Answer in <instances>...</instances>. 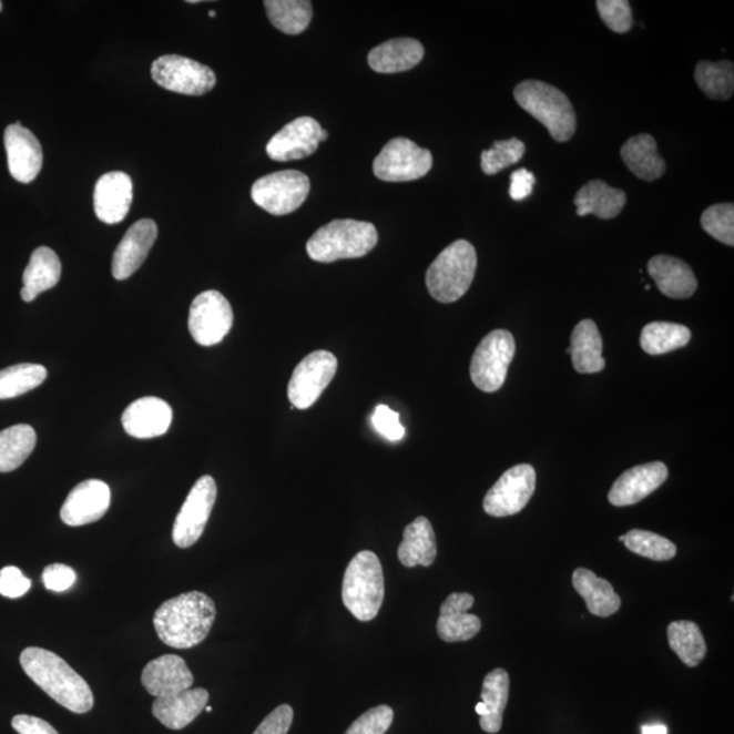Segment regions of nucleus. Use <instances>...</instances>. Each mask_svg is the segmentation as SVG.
Returning a JSON list of instances; mask_svg holds the SVG:
<instances>
[{
    "instance_id": "nucleus-1",
    "label": "nucleus",
    "mask_w": 734,
    "mask_h": 734,
    "mask_svg": "<svg viewBox=\"0 0 734 734\" xmlns=\"http://www.w3.org/2000/svg\"><path fill=\"white\" fill-rule=\"evenodd\" d=\"M23 672L48 696L70 712L85 714L94 706V695L86 680L50 650L28 648L20 657Z\"/></svg>"
},
{
    "instance_id": "nucleus-2",
    "label": "nucleus",
    "mask_w": 734,
    "mask_h": 734,
    "mask_svg": "<svg viewBox=\"0 0 734 734\" xmlns=\"http://www.w3.org/2000/svg\"><path fill=\"white\" fill-rule=\"evenodd\" d=\"M215 616L214 601L207 594L188 592L165 601L155 611L154 628L165 645L191 649L206 640Z\"/></svg>"
},
{
    "instance_id": "nucleus-3",
    "label": "nucleus",
    "mask_w": 734,
    "mask_h": 734,
    "mask_svg": "<svg viewBox=\"0 0 734 734\" xmlns=\"http://www.w3.org/2000/svg\"><path fill=\"white\" fill-rule=\"evenodd\" d=\"M377 243V228L369 222L335 220L313 234L306 252L312 261L334 263L364 257L375 249Z\"/></svg>"
},
{
    "instance_id": "nucleus-4",
    "label": "nucleus",
    "mask_w": 734,
    "mask_h": 734,
    "mask_svg": "<svg viewBox=\"0 0 734 734\" xmlns=\"http://www.w3.org/2000/svg\"><path fill=\"white\" fill-rule=\"evenodd\" d=\"M385 595L380 559L371 551H360L348 563L343 579V604L360 622H370L381 610Z\"/></svg>"
},
{
    "instance_id": "nucleus-5",
    "label": "nucleus",
    "mask_w": 734,
    "mask_h": 734,
    "mask_svg": "<svg viewBox=\"0 0 734 734\" xmlns=\"http://www.w3.org/2000/svg\"><path fill=\"white\" fill-rule=\"evenodd\" d=\"M478 256L466 239L455 241L439 254L426 273L430 296L442 304L459 300L471 287L477 273Z\"/></svg>"
},
{
    "instance_id": "nucleus-6",
    "label": "nucleus",
    "mask_w": 734,
    "mask_h": 734,
    "mask_svg": "<svg viewBox=\"0 0 734 734\" xmlns=\"http://www.w3.org/2000/svg\"><path fill=\"white\" fill-rule=\"evenodd\" d=\"M523 111L549 130L553 141L568 142L575 134L577 116L568 95L540 81H523L514 89Z\"/></svg>"
},
{
    "instance_id": "nucleus-7",
    "label": "nucleus",
    "mask_w": 734,
    "mask_h": 734,
    "mask_svg": "<svg viewBox=\"0 0 734 734\" xmlns=\"http://www.w3.org/2000/svg\"><path fill=\"white\" fill-rule=\"evenodd\" d=\"M516 354V341L509 330L497 329L485 336L473 353L471 378L483 393H497L508 377Z\"/></svg>"
},
{
    "instance_id": "nucleus-8",
    "label": "nucleus",
    "mask_w": 734,
    "mask_h": 734,
    "mask_svg": "<svg viewBox=\"0 0 734 734\" xmlns=\"http://www.w3.org/2000/svg\"><path fill=\"white\" fill-rule=\"evenodd\" d=\"M310 192V180L298 171H283L256 180L251 195L258 207L273 215H287L303 206Z\"/></svg>"
},
{
    "instance_id": "nucleus-9",
    "label": "nucleus",
    "mask_w": 734,
    "mask_h": 734,
    "mask_svg": "<svg viewBox=\"0 0 734 734\" xmlns=\"http://www.w3.org/2000/svg\"><path fill=\"white\" fill-rule=\"evenodd\" d=\"M431 167L432 155L429 150L419 147L407 137H395L376 156L373 172L383 182L406 183L425 177Z\"/></svg>"
},
{
    "instance_id": "nucleus-10",
    "label": "nucleus",
    "mask_w": 734,
    "mask_h": 734,
    "mask_svg": "<svg viewBox=\"0 0 734 734\" xmlns=\"http://www.w3.org/2000/svg\"><path fill=\"white\" fill-rule=\"evenodd\" d=\"M152 77L156 85L185 95H203L216 85L214 71L184 57L165 55L154 60Z\"/></svg>"
},
{
    "instance_id": "nucleus-11",
    "label": "nucleus",
    "mask_w": 734,
    "mask_h": 734,
    "mask_svg": "<svg viewBox=\"0 0 734 734\" xmlns=\"http://www.w3.org/2000/svg\"><path fill=\"white\" fill-rule=\"evenodd\" d=\"M338 359L329 351H315L305 357L288 383V399L298 410H306L320 399L325 388L334 380Z\"/></svg>"
},
{
    "instance_id": "nucleus-12",
    "label": "nucleus",
    "mask_w": 734,
    "mask_h": 734,
    "mask_svg": "<svg viewBox=\"0 0 734 734\" xmlns=\"http://www.w3.org/2000/svg\"><path fill=\"white\" fill-rule=\"evenodd\" d=\"M234 320L232 305L220 292L208 290L194 299L190 308L188 328L197 345H218L231 333Z\"/></svg>"
},
{
    "instance_id": "nucleus-13",
    "label": "nucleus",
    "mask_w": 734,
    "mask_h": 734,
    "mask_svg": "<svg viewBox=\"0 0 734 734\" xmlns=\"http://www.w3.org/2000/svg\"><path fill=\"white\" fill-rule=\"evenodd\" d=\"M216 495H218V489H216L215 480L208 475L198 479L192 487L173 526L172 538L174 544L180 549H190L202 538L210 516H212Z\"/></svg>"
},
{
    "instance_id": "nucleus-14",
    "label": "nucleus",
    "mask_w": 734,
    "mask_h": 734,
    "mask_svg": "<svg viewBox=\"0 0 734 734\" xmlns=\"http://www.w3.org/2000/svg\"><path fill=\"white\" fill-rule=\"evenodd\" d=\"M534 490H537V471L532 466L520 465L510 468L487 492L483 501L485 511L498 519L520 513L531 501Z\"/></svg>"
},
{
    "instance_id": "nucleus-15",
    "label": "nucleus",
    "mask_w": 734,
    "mask_h": 734,
    "mask_svg": "<svg viewBox=\"0 0 734 734\" xmlns=\"http://www.w3.org/2000/svg\"><path fill=\"white\" fill-rule=\"evenodd\" d=\"M327 140L328 132L322 129L317 120L298 118L271 137L267 154L271 160L278 162L304 160L315 154L318 144Z\"/></svg>"
},
{
    "instance_id": "nucleus-16",
    "label": "nucleus",
    "mask_w": 734,
    "mask_h": 734,
    "mask_svg": "<svg viewBox=\"0 0 734 734\" xmlns=\"http://www.w3.org/2000/svg\"><path fill=\"white\" fill-rule=\"evenodd\" d=\"M111 507L110 486L102 480L82 481L72 490L60 509V519L70 527L99 521Z\"/></svg>"
},
{
    "instance_id": "nucleus-17",
    "label": "nucleus",
    "mask_w": 734,
    "mask_h": 734,
    "mask_svg": "<svg viewBox=\"0 0 734 734\" xmlns=\"http://www.w3.org/2000/svg\"><path fill=\"white\" fill-rule=\"evenodd\" d=\"M4 147L11 176L22 184L32 183L43 167V149L38 137L18 122L6 129Z\"/></svg>"
},
{
    "instance_id": "nucleus-18",
    "label": "nucleus",
    "mask_w": 734,
    "mask_h": 734,
    "mask_svg": "<svg viewBox=\"0 0 734 734\" xmlns=\"http://www.w3.org/2000/svg\"><path fill=\"white\" fill-rule=\"evenodd\" d=\"M159 227L153 220H141L129 228L113 254L112 275L114 279L125 281L141 268L152 251Z\"/></svg>"
},
{
    "instance_id": "nucleus-19",
    "label": "nucleus",
    "mask_w": 734,
    "mask_h": 734,
    "mask_svg": "<svg viewBox=\"0 0 734 734\" xmlns=\"http://www.w3.org/2000/svg\"><path fill=\"white\" fill-rule=\"evenodd\" d=\"M666 479L667 468L664 462L654 461L631 468L613 483L608 499L613 507H631L653 495Z\"/></svg>"
},
{
    "instance_id": "nucleus-20",
    "label": "nucleus",
    "mask_w": 734,
    "mask_h": 734,
    "mask_svg": "<svg viewBox=\"0 0 734 734\" xmlns=\"http://www.w3.org/2000/svg\"><path fill=\"white\" fill-rule=\"evenodd\" d=\"M132 197H134V185L128 173H106L95 184V215L104 224H120L129 215Z\"/></svg>"
},
{
    "instance_id": "nucleus-21",
    "label": "nucleus",
    "mask_w": 734,
    "mask_h": 734,
    "mask_svg": "<svg viewBox=\"0 0 734 734\" xmlns=\"http://www.w3.org/2000/svg\"><path fill=\"white\" fill-rule=\"evenodd\" d=\"M142 684L150 695L171 696L192 689L194 675L180 655L165 654L144 666Z\"/></svg>"
},
{
    "instance_id": "nucleus-22",
    "label": "nucleus",
    "mask_w": 734,
    "mask_h": 734,
    "mask_svg": "<svg viewBox=\"0 0 734 734\" xmlns=\"http://www.w3.org/2000/svg\"><path fill=\"white\" fill-rule=\"evenodd\" d=\"M173 412L159 397H142L123 412L122 424L129 436L149 439L164 436L172 425Z\"/></svg>"
},
{
    "instance_id": "nucleus-23",
    "label": "nucleus",
    "mask_w": 734,
    "mask_h": 734,
    "mask_svg": "<svg viewBox=\"0 0 734 734\" xmlns=\"http://www.w3.org/2000/svg\"><path fill=\"white\" fill-rule=\"evenodd\" d=\"M475 599L469 593H452L439 608L437 633L442 641L467 642L479 634L481 622L468 611Z\"/></svg>"
},
{
    "instance_id": "nucleus-24",
    "label": "nucleus",
    "mask_w": 734,
    "mask_h": 734,
    "mask_svg": "<svg viewBox=\"0 0 734 734\" xmlns=\"http://www.w3.org/2000/svg\"><path fill=\"white\" fill-rule=\"evenodd\" d=\"M210 700L208 691L190 689L180 694L155 697L153 715L172 731H182L194 722Z\"/></svg>"
},
{
    "instance_id": "nucleus-25",
    "label": "nucleus",
    "mask_w": 734,
    "mask_h": 734,
    "mask_svg": "<svg viewBox=\"0 0 734 734\" xmlns=\"http://www.w3.org/2000/svg\"><path fill=\"white\" fill-rule=\"evenodd\" d=\"M649 275L664 296L685 299L694 296L697 281L694 271L680 258L659 255L650 258Z\"/></svg>"
},
{
    "instance_id": "nucleus-26",
    "label": "nucleus",
    "mask_w": 734,
    "mask_h": 734,
    "mask_svg": "<svg viewBox=\"0 0 734 734\" xmlns=\"http://www.w3.org/2000/svg\"><path fill=\"white\" fill-rule=\"evenodd\" d=\"M425 57V48L418 40L394 39L373 48L367 57L371 70L380 74H396L415 68Z\"/></svg>"
},
{
    "instance_id": "nucleus-27",
    "label": "nucleus",
    "mask_w": 734,
    "mask_h": 734,
    "mask_svg": "<svg viewBox=\"0 0 734 734\" xmlns=\"http://www.w3.org/2000/svg\"><path fill=\"white\" fill-rule=\"evenodd\" d=\"M60 276H62V263L57 252L48 246H40L30 256L29 264L23 271L22 299L32 303L41 293L55 287Z\"/></svg>"
},
{
    "instance_id": "nucleus-28",
    "label": "nucleus",
    "mask_w": 734,
    "mask_h": 734,
    "mask_svg": "<svg viewBox=\"0 0 734 734\" xmlns=\"http://www.w3.org/2000/svg\"><path fill=\"white\" fill-rule=\"evenodd\" d=\"M397 557L406 568H415V565L429 568L435 563L437 558L436 533L426 517H418L406 527Z\"/></svg>"
},
{
    "instance_id": "nucleus-29",
    "label": "nucleus",
    "mask_w": 734,
    "mask_h": 734,
    "mask_svg": "<svg viewBox=\"0 0 734 734\" xmlns=\"http://www.w3.org/2000/svg\"><path fill=\"white\" fill-rule=\"evenodd\" d=\"M625 202L628 196L622 190L612 188L601 180H592L583 185L574 198L577 215L592 214L600 220L615 218L622 213Z\"/></svg>"
},
{
    "instance_id": "nucleus-30",
    "label": "nucleus",
    "mask_w": 734,
    "mask_h": 734,
    "mask_svg": "<svg viewBox=\"0 0 734 734\" xmlns=\"http://www.w3.org/2000/svg\"><path fill=\"white\" fill-rule=\"evenodd\" d=\"M573 587L585 600L588 611L594 616L608 618L621 610V595L615 592L610 581L600 579L592 570L577 569L573 574Z\"/></svg>"
},
{
    "instance_id": "nucleus-31",
    "label": "nucleus",
    "mask_w": 734,
    "mask_h": 734,
    "mask_svg": "<svg viewBox=\"0 0 734 734\" xmlns=\"http://www.w3.org/2000/svg\"><path fill=\"white\" fill-rule=\"evenodd\" d=\"M621 155L625 166L643 182H654L664 176L666 165L657 152V142L649 134L630 137L623 144Z\"/></svg>"
},
{
    "instance_id": "nucleus-32",
    "label": "nucleus",
    "mask_w": 734,
    "mask_h": 734,
    "mask_svg": "<svg viewBox=\"0 0 734 734\" xmlns=\"http://www.w3.org/2000/svg\"><path fill=\"white\" fill-rule=\"evenodd\" d=\"M571 359L575 371L581 375H593L604 370L603 339L599 333L598 325L592 320H583L577 324L571 335Z\"/></svg>"
},
{
    "instance_id": "nucleus-33",
    "label": "nucleus",
    "mask_w": 734,
    "mask_h": 734,
    "mask_svg": "<svg viewBox=\"0 0 734 734\" xmlns=\"http://www.w3.org/2000/svg\"><path fill=\"white\" fill-rule=\"evenodd\" d=\"M510 679L508 672L498 667L486 676L481 690V703L486 713L480 717V726L487 733L501 731L503 712L508 706Z\"/></svg>"
},
{
    "instance_id": "nucleus-34",
    "label": "nucleus",
    "mask_w": 734,
    "mask_h": 734,
    "mask_svg": "<svg viewBox=\"0 0 734 734\" xmlns=\"http://www.w3.org/2000/svg\"><path fill=\"white\" fill-rule=\"evenodd\" d=\"M38 436L32 426L16 425L0 431V472L20 468L32 455Z\"/></svg>"
},
{
    "instance_id": "nucleus-35",
    "label": "nucleus",
    "mask_w": 734,
    "mask_h": 734,
    "mask_svg": "<svg viewBox=\"0 0 734 734\" xmlns=\"http://www.w3.org/2000/svg\"><path fill=\"white\" fill-rule=\"evenodd\" d=\"M667 641L677 657L687 666H697L705 660L707 645L700 625L690 621L667 625Z\"/></svg>"
},
{
    "instance_id": "nucleus-36",
    "label": "nucleus",
    "mask_w": 734,
    "mask_h": 734,
    "mask_svg": "<svg viewBox=\"0 0 734 734\" xmlns=\"http://www.w3.org/2000/svg\"><path fill=\"white\" fill-rule=\"evenodd\" d=\"M268 20L286 34H299L309 27L313 8L309 0H266Z\"/></svg>"
},
{
    "instance_id": "nucleus-37",
    "label": "nucleus",
    "mask_w": 734,
    "mask_h": 734,
    "mask_svg": "<svg viewBox=\"0 0 734 734\" xmlns=\"http://www.w3.org/2000/svg\"><path fill=\"white\" fill-rule=\"evenodd\" d=\"M691 330L685 325L654 322L641 334L642 350L649 355H663L689 345Z\"/></svg>"
},
{
    "instance_id": "nucleus-38",
    "label": "nucleus",
    "mask_w": 734,
    "mask_h": 734,
    "mask_svg": "<svg viewBox=\"0 0 734 734\" xmlns=\"http://www.w3.org/2000/svg\"><path fill=\"white\" fill-rule=\"evenodd\" d=\"M48 371L44 366L20 364L0 370V400L14 399L26 395L45 381Z\"/></svg>"
},
{
    "instance_id": "nucleus-39",
    "label": "nucleus",
    "mask_w": 734,
    "mask_h": 734,
    "mask_svg": "<svg viewBox=\"0 0 734 734\" xmlns=\"http://www.w3.org/2000/svg\"><path fill=\"white\" fill-rule=\"evenodd\" d=\"M697 86L707 98L730 100L734 89V69L731 62H701L695 69Z\"/></svg>"
},
{
    "instance_id": "nucleus-40",
    "label": "nucleus",
    "mask_w": 734,
    "mask_h": 734,
    "mask_svg": "<svg viewBox=\"0 0 734 734\" xmlns=\"http://www.w3.org/2000/svg\"><path fill=\"white\" fill-rule=\"evenodd\" d=\"M623 543L636 555L657 562L671 561L677 552L676 546L671 540L642 529H631L624 534Z\"/></svg>"
},
{
    "instance_id": "nucleus-41",
    "label": "nucleus",
    "mask_w": 734,
    "mask_h": 734,
    "mask_svg": "<svg viewBox=\"0 0 734 734\" xmlns=\"http://www.w3.org/2000/svg\"><path fill=\"white\" fill-rule=\"evenodd\" d=\"M526 154V144L517 137L508 141H497L492 147L481 153V171L492 176L507 167L517 164Z\"/></svg>"
},
{
    "instance_id": "nucleus-42",
    "label": "nucleus",
    "mask_w": 734,
    "mask_h": 734,
    "mask_svg": "<svg viewBox=\"0 0 734 734\" xmlns=\"http://www.w3.org/2000/svg\"><path fill=\"white\" fill-rule=\"evenodd\" d=\"M703 231L720 243L734 245V206L732 203L714 204L702 214Z\"/></svg>"
},
{
    "instance_id": "nucleus-43",
    "label": "nucleus",
    "mask_w": 734,
    "mask_h": 734,
    "mask_svg": "<svg viewBox=\"0 0 734 734\" xmlns=\"http://www.w3.org/2000/svg\"><path fill=\"white\" fill-rule=\"evenodd\" d=\"M599 14L605 26L615 33H628L633 27V11L628 0H599Z\"/></svg>"
},
{
    "instance_id": "nucleus-44",
    "label": "nucleus",
    "mask_w": 734,
    "mask_h": 734,
    "mask_svg": "<svg viewBox=\"0 0 734 734\" xmlns=\"http://www.w3.org/2000/svg\"><path fill=\"white\" fill-rule=\"evenodd\" d=\"M393 722V708L385 705L373 707L355 720L345 734H385Z\"/></svg>"
},
{
    "instance_id": "nucleus-45",
    "label": "nucleus",
    "mask_w": 734,
    "mask_h": 734,
    "mask_svg": "<svg viewBox=\"0 0 734 734\" xmlns=\"http://www.w3.org/2000/svg\"><path fill=\"white\" fill-rule=\"evenodd\" d=\"M371 424L389 441H400L406 435L405 427L400 424V415L387 406L381 405L376 408L371 415Z\"/></svg>"
},
{
    "instance_id": "nucleus-46",
    "label": "nucleus",
    "mask_w": 734,
    "mask_h": 734,
    "mask_svg": "<svg viewBox=\"0 0 734 734\" xmlns=\"http://www.w3.org/2000/svg\"><path fill=\"white\" fill-rule=\"evenodd\" d=\"M32 581L22 574L16 565H8L0 570V594L9 599L22 598L29 592Z\"/></svg>"
},
{
    "instance_id": "nucleus-47",
    "label": "nucleus",
    "mask_w": 734,
    "mask_h": 734,
    "mask_svg": "<svg viewBox=\"0 0 734 734\" xmlns=\"http://www.w3.org/2000/svg\"><path fill=\"white\" fill-rule=\"evenodd\" d=\"M77 581L74 569L68 564L55 563L47 565L43 571V582L52 592L68 591Z\"/></svg>"
},
{
    "instance_id": "nucleus-48",
    "label": "nucleus",
    "mask_w": 734,
    "mask_h": 734,
    "mask_svg": "<svg viewBox=\"0 0 734 734\" xmlns=\"http://www.w3.org/2000/svg\"><path fill=\"white\" fill-rule=\"evenodd\" d=\"M293 718L294 712L292 706L282 705L263 720L254 734H287L290 731Z\"/></svg>"
},
{
    "instance_id": "nucleus-49",
    "label": "nucleus",
    "mask_w": 734,
    "mask_h": 734,
    "mask_svg": "<svg viewBox=\"0 0 734 734\" xmlns=\"http://www.w3.org/2000/svg\"><path fill=\"white\" fill-rule=\"evenodd\" d=\"M534 183H537V180H534L532 172H529L526 167L517 170L510 176V197L516 202L526 201L527 197L532 195Z\"/></svg>"
},
{
    "instance_id": "nucleus-50",
    "label": "nucleus",
    "mask_w": 734,
    "mask_h": 734,
    "mask_svg": "<svg viewBox=\"0 0 734 734\" xmlns=\"http://www.w3.org/2000/svg\"><path fill=\"white\" fill-rule=\"evenodd\" d=\"M14 731L20 734H59L52 725L47 721L33 715L20 714L16 715L11 721Z\"/></svg>"
},
{
    "instance_id": "nucleus-51",
    "label": "nucleus",
    "mask_w": 734,
    "mask_h": 734,
    "mask_svg": "<svg viewBox=\"0 0 734 734\" xmlns=\"http://www.w3.org/2000/svg\"><path fill=\"white\" fill-rule=\"evenodd\" d=\"M664 725L643 726L642 734H666Z\"/></svg>"
},
{
    "instance_id": "nucleus-52",
    "label": "nucleus",
    "mask_w": 734,
    "mask_h": 734,
    "mask_svg": "<svg viewBox=\"0 0 734 734\" xmlns=\"http://www.w3.org/2000/svg\"><path fill=\"white\" fill-rule=\"evenodd\" d=\"M204 710H206L207 713H212V712H213V708L210 707V706L204 707Z\"/></svg>"
},
{
    "instance_id": "nucleus-53",
    "label": "nucleus",
    "mask_w": 734,
    "mask_h": 734,
    "mask_svg": "<svg viewBox=\"0 0 734 734\" xmlns=\"http://www.w3.org/2000/svg\"><path fill=\"white\" fill-rule=\"evenodd\" d=\"M208 16L212 17V18H215L216 13H215V11L212 10V11H210Z\"/></svg>"
},
{
    "instance_id": "nucleus-54",
    "label": "nucleus",
    "mask_w": 734,
    "mask_h": 734,
    "mask_svg": "<svg viewBox=\"0 0 734 734\" xmlns=\"http://www.w3.org/2000/svg\"><path fill=\"white\" fill-rule=\"evenodd\" d=\"M2 9H3V3L0 2V11H2Z\"/></svg>"
},
{
    "instance_id": "nucleus-55",
    "label": "nucleus",
    "mask_w": 734,
    "mask_h": 734,
    "mask_svg": "<svg viewBox=\"0 0 734 734\" xmlns=\"http://www.w3.org/2000/svg\"><path fill=\"white\" fill-rule=\"evenodd\" d=\"M619 541H624V534L623 537L619 538Z\"/></svg>"
}]
</instances>
